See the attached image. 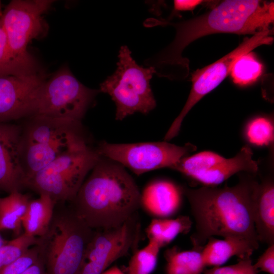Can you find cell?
I'll use <instances>...</instances> for the list:
<instances>
[{
    "mask_svg": "<svg viewBox=\"0 0 274 274\" xmlns=\"http://www.w3.org/2000/svg\"><path fill=\"white\" fill-rule=\"evenodd\" d=\"M22 274H47L45 262L40 253L38 260Z\"/></svg>",
    "mask_w": 274,
    "mask_h": 274,
    "instance_id": "d6a6232c",
    "label": "cell"
},
{
    "mask_svg": "<svg viewBox=\"0 0 274 274\" xmlns=\"http://www.w3.org/2000/svg\"><path fill=\"white\" fill-rule=\"evenodd\" d=\"M161 246L149 241L143 248L135 251L129 262L128 274H151L155 269Z\"/></svg>",
    "mask_w": 274,
    "mask_h": 274,
    "instance_id": "603a6c76",
    "label": "cell"
},
{
    "mask_svg": "<svg viewBox=\"0 0 274 274\" xmlns=\"http://www.w3.org/2000/svg\"><path fill=\"white\" fill-rule=\"evenodd\" d=\"M252 260L250 258L241 259L237 263L225 266H215L213 268L206 269L204 274H238Z\"/></svg>",
    "mask_w": 274,
    "mask_h": 274,
    "instance_id": "f546056e",
    "label": "cell"
},
{
    "mask_svg": "<svg viewBox=\"0 0 274 274\" xmlns=\"http://www.w3.org/2000/svg\"><path fill=\"white\" fill-rule=\"evenodd\" d=\"M140 197L124 167L100 156L72 201L73 209L93 230L116 228L136 213Z\"/></svg>",
    "mask_w": 274,
    "mask_h": 274,
    "instance_id": "3957f363",
    "label": "cell"
},
{
    "mask_svg": "<svg viewBox=\"0 0 274 274\" xmlns=\"http://www.w3.org/2000/svg\"><path fill=\"white\" fill-rule=\"evenodd\" d=\"M54 1L13 0L0 18L6 33L13 61L24 75L38 72L37 63L27 47L33 39L45 30L44 14Z\"/></svg>",
    "mask_w": 274,
    "mask_h": 274,
    "instance_id": "9c48e42d",
    "label": "cell"
},
{
    "mask_svg": "<svg viewBox=\"0 0 274 274\" xmlns=\"http://www.w3.org/2000/svg\"><path fill=\"white\" fill-rule=\"evenodd\" d=\"M29 197L20 191H14L0 197V230H11L20 235L22 219L29 201Z\"/></svg>",
    "mask_w": 274,
    "mask_h": 274,
    "instance_id": "ffe728a7",
    "label": "cell"
},
{
    "mask_svg": "<svg viewBox=\"0 0 274 274\" xmlns=\"http://www.w3.org/2000/svg\"><path fill=\"white\" fill-rule=\"evenodd\" d=\"M192 221L187 216L175 219L164 218V226L161 238L162 247L170 243L180 233H187L192 226Z\"/></svg>",
    "mask_w": 274,
    "mask_h": 274,
    "instance_id": "484cf974",
    "label": "cell"
},
{
    "mask_svg": "<svg viewBox=\"0 0 274 274\" xmlns=\"http://www.w3.org/2000/svg\"><path fill=\"white\" fill-rule=\"evenodd\" d=\"M253 221L259 242L274 244V185L271 180L259 183L253 206Z\"/></svg>",
    "mask_w": 274,
    "mask_h": 274,
    "instance_id": "e0dca14e",
    "label": "cell"
},
{
    "mask_svg": "<svg viewBox=\"0 0 274 274\" xmlns=\"http://www.w3.org/2000/svg\"><path fill=\"white\" fill-rule=\"evenodd\" d=\"M96 149L100 156L140 175L161 168H172L196 147L190 143L180 146L166 141L120 144L102 142Z\"/></svg>",
    "mask_w": 274,
    "mask_h": 274,
    "instance_id": "30bf717a",
    "label": "cell"
},
{
    "mask_svg": "<svg viewBox=\"0 0 274 274\" xmlns=\"http://www.w3.org/2000/svg\"><path fill=\"white\" fill-rule=\"evenodd\" d=\"M272 31L264 30L246 38L235 49L214 63L198 69L192 74L191 89L180 113L167 131L164 140L167 141L179 133L185 117L194 106L206 94L215 89L230 73L235 60L241 56L262 45L270 44L273 41Z\"/></svg>",
    "mask_w": 274,
    "mask_h": 274,
    "instance_id": "8fae6325",
    "label": "cell"
},
{
    "mask_svg": "<svg viewBox=\"0 0 274 274\" xmlns=\"http://www.w3.org/2000/svg\"><path fill=\"white\" fill-rule=\"evenodd\" d=\"M166 259L167 274H200L205 267L201 251L197 250L171 249L167 251Z\"/></svg>",
    "mask_w": 274,
    "mask_h": 274,
    "instance_id": "44dd1931",
    "label": "cell"
},
{
    "mask_svg": "<svg viewBox=\"0 0 274 274\" xmlns=\"http://www.w3.org/2000/svg\"><path fill=\"white\" fill-rule=\"evenodd\" d=\"M99 90L87 87L67 66L61 67L36 91L27 117L42 116L80 121Z\"/></svg>",
    "mask_w": 274,
    "mask_h": 274,
    "instance_id": "52a82bcc",
    "label": "cell"
},
{
    "mask_svg": "<svg viewBox=\"0 0 274 274\" xmlns=\"http://www.w3.org/2000/svg\"><path fill=\"white\" fill-rule=\"evenodd\" d=\"M28 118L22 125L20 142L24 181L59 156L89 145L80 121L42 116Z\"/></svg>",
    "mask_w": 274,
    "mask_h": 274,
    "instance_id": "277c9868",
    "label": "cell"
},
{
    "mask_svg": "<svg viewBox=\"0 0 274 274\" xmlns=\"http://www.w3.org/2000/svg\"><path fill=\"white\" fill-rule=\"evenodd\" d=\"M101 274H124V273L117 266H114L106 269Z\"/></svg>",
    "mask_w": 274,
    "mask_h": 274,
    "instance_id": "e575fe53",
    "label": "cell"
},
{
    "mask_svg": "<svg viewBox=\"0 0 274 274\" xmlns=\"http://www.w3.org/2000/svg\"><path fill=\"white\" fill-rule=\"evenodd\" d=\"M253 266L258 270L274 274V244L268 246Z\"/></svg>",
    "mask_w": 274,
    "mask_h": 274,
    "instance_id": "f1b7e54d",
    "label": "cell"
},
{
    "mask_svg": "<svg viewBox=\"0 0 274 274\" xmlns=\"http://www.w3.org/2000/svg\"><path fill=\"white\" fill-rule=\"evenodd\" d=\"M46 76L38 72L0 77V123L27 117L33 96Z\"/></svg>",
    "mask_w": 274,
    "mask_h": 274,
    "instance_id": "5bb4252c",
    "label": "cell"
},
{
    "mask_svg": "<svg viewBox=\"0 0 274 274\" xmlns=\"http://www.w3.org/2000/svg\"><path fill=\"white\" fill-rule=\"evenodd\" d=\"M245 173L231 187L182 189L195 222L191 240L196 250L200 251L214 235L245 240L258 248L253 206L259 183L255 174Z\"/></svg>",
    "mask_w": 274,
    "mask_h": 274,
    "instance_id": "7a4b0ae2",
    "label": "cell"
},
{
    "mask_svg": "<svg viewBox=\"0 0 274 274\" xmlns=\"http://www.w3.org/2000/svg\"><path fill=\"white\" fill-rule=\"evenodd\" d=\"M7 241H5L0 234V248L3 247Z\"/></svg>",
    "mask_w": 274,
    "mask_h": 274,
    "instance_id": "d590c367",
    "label": "cell"
},
{
    "mask_svg": "<svg viewBox=\"0 0 274 274\" xmlns=\"http://www.w3.org/2000/svg\"><path fill=\"white\" fill-rule=\"evenodd\" d=\"M24 75L12 60L7 38L0 19V77Z\"/></svg>",
    "mask_w": 274,
    "mask_h": 274,
    "instance_id": "4316f807",
    "label": "cell"
},
{
    "mask_svg": "<svg viewBox=\"0 0 274 274\" xmlns=\"http://www.w3.org/2000/svg\"><path fill=\"white\" fill-rule=\"evenodd\" d=\"M22 125L0 123V190L20 191L25 176L20 158Z\"/></svg>",
    "mask_w": 274,
    "mask_h": 274,
    "instance_id": "9a60e30c",
    "label": "cell"
},
{
    "mask_svg": "<svg viewBox=\"0 0 274 274\" xmlns=\"http://www.w3.org/2000/svg\"><path fill=\"white\" fill-rule=\"evenodd\" d=\"M273 134V125L265 117H259L252 120L246 128V135L248 141L258 146H267L272 143Z\"/></svg>",
    "mask_w": 274,
    "mask_h": 274,
    "instance_id": "d4e9b609",
    "label": "cell"
},
{
    "mask_svg": "<svg viewBox=\"0 0 274 274\" xmlns=\"http://www.w3.org/2000/svg\"><path fill=\"white\" fill-rule=\"evenodd\" d=\"M274 20V3L258 0H226L211 11L177 23L156 19L155 26L171 25L176 29L173 41L145 64L158 76L183 79L189 71L184 49L201 37L218 33L255 35L269 29Z\"/></svg>",
    "mask_w": 274,
    "mask_h": 274,
    "instance_id": "6da1fadb",
    "label": "cell"
},
{
    "mask_svg": "<svg viewBox=\"0 0 274 274\" xmlns=\"http://www.w3.org/2000/svg\"><path fill=\"white\" fill-rule=\"evenodd\" d=\"M164 226V218H154L151 220L147 228L149 241L158 243L161 247V238Z\"/></svg>",
    "mask_w": 274,
    "mask_h": 274,
    "instance_id": "4dcf8cb0",
    "label": "cell"
},
{
    "mask_svg": "<svg viewBox=\"0 0 274 274\" xmlns=\"http://www.w3.org/2000/svg\"><path fill=\"white\" fill-rule=\"evenodd\" d=\"M256 250L245 240L231 237L219 239L212 236L204 245L201 254L205 266H219L232 256H237L241 259L249 258Z\"/></svg>",
    "mask_w": 274,
    "mask_h": 274,
    "instance_id": "ac0fdd59",
    "label": "cell"
},
{
    "mask_svg": "<svg viewBox=\"0 0 274 274\" xmlns=\"http://www.w3.org/2000/svg\"><path fill=\"white\" fill-rule=\"evenodd\" d=\"M40 248L36 245L21 256L0 270V274H22L39 258Z\"/></svg>",
    "mask_w": 274,
    "mask_h": 274,
    "instance_id": "83f0119b",
    "label": "cell"
},
{
    "mask_svg": "<svg viewBox=\"0 0 274 274\" xmlns=\"http://www.w3.org/2000/svg\"><path fill=\"white\" fill-rule=\"evenodd\" d=\"M140 225L132 217L121 226L95 230L84 253L78 274H101L136 243Z\"/></svg>",
    "mask_w": 274,
    "mask_h": 274,
    "instance_id": "4fadbf2b",
    "label": "cell"
},
{
    "mask_svg": "<svg viewBox=\"0 0 274 274\" xmlns=\"http://www.w3.org/2000/svg\"><path fill=\"white\" fill-rule=\"evenodd\" d=\"M2 15V12L1 11V2H0V18Z\"/></svg>",
    "mask_w": 274,
    "mask_h": 274,
    "instance_id": "8d00e7d4",
    "label": "cell"
},
{
    "mask_svg": "<svg viewBox=\"0 0 274 274\" xmlns=\"http://www.w3.org/2000/svg\"><path fill=\"white\" fill-rule=\"evenodd\" d=\"M99 157L90 145L72 150L26 179L24 187L48 195L56 202L72 201Z\"/></svg>",
    "mask_w": 274,
    "mask_h": 274,
    "instance_id": "ba28073f",
    "label": "cell"
},
{
    "mask_svg": "<svg viewBox=\"0 0 274 274\" xmlns=\"http://www.w3.org/2000/svg\"><path fill=\"white\" fill-rule=\"evenodd\" d=\"M172 169L204 186H215L236 173L256 174L258 165L253 159L252 149L246 145L230 158H226L212 151H203L183 158Z\"/></svg>",
    "mask_w": 274,
    "mask_h": 274,
    "instance_id": "7c38bea8",
    "label": "cell"
},
{
    "mask_svg": "<svg viewBox=\"0 0 274 274\" xmlns=\"http://www.w3.org/2000/svg\"><path fill=\"white\" fill-rule=\"evenodd\" d=\"M38 237L25 233L7 241L0 248V270L21 256L28 249L37 244Z\"/></svg>",
    "mask_w": 274,
    "mask_h": 274,
    "instance_id": "cb8c5ba5",
    "label": "cell"
},
{
    "mask_svg": "<svg viewBox=\"0 0 274 274\" xmlns=\"http://www.w3.org/2000/svg\"><path fill=\"white\" fill-rule=\"evenodd\" d=\"M39 198L30 200L22 219L24 233L34 237H41L48 230L54 215L56 203L50 196L39 194Z\"/></svg>",
    "mask_w": 274,
    "mask_h": 274,
    "instance_id": "d6986e66",
    "label": "cell"
},
{
    "mask_svg": "<svg viewBox=\"0 0 274 274\" xmlns=\"http://www.w3.org/2000/svg\"><path fill=\"white\" fill-rule=\"evenodd\" d=\"M262 71L263 65L257 59L255 54L249 52L235 60L230 73L235 84L245 86L255 82Z\"/></svg>",
    "mask_w": 274,
    "mask_h": 274,
    "instance_id": "7402d4cb",
    "label": "cell"
},
{
    "mask_svg": "<svg viewBox=\"0 0 274 274\" xmlns=\"http://www.w3.org/2000/svg\"><path fill=\"white\" fill-rule=\"evenodd\" d=\"M202 2L200 0H175L174 2V10L175 11H191Z\"/></svg>",
    "mask_w": 274,
    "mask_h": 274,
    "instance_id": "1f68e13d",
    "label": "cell"
},
{
    "mask_svg": "<svg viewBox=\"0 0 274 274\" xmlns=\"http://www.w3.org/2000/svg\"><path fill=\"white\" fill-rule=\"evenodd\" d=\"M258 270L254 268L252 261L238 274H257Z\"/></svg>",
    "mask_w": 274,
    "mask_h": 274,
    "instance_id": "836d02e7",
    "label": "cell"
},
{
    "mask_svg": "<svg viewBox=\"0 0 274 274\" xmlns=\"http://www.w3.org/2000/svg\"><path fill=\"white\" fill-rule=\"evenodd\" d=\"M118 58L117 68L100 84V92L109 94L115 102L117 120L135 112L149 113L156 106L150 84L154 69L138 64L126 46L121 47Z\"/></svg>",
    "mask_w": 274,
    "mask_h": 274,
    "instance_id": "8992f818",
    "label": "cell"
},
{
    "mask_svg": "<svg viewBox=\"0 0 274 274\" xmlns=\"http://www.w3.org/2000/svg\"><path fill=\"white\" fill-rule=\"evenodd\" d=\"M94 230L72 210L54 215L38 245L47 274H78L85 248Z\"/></svg>",
    "mask_w": 274,
    "mask_h": 274,
    "instance_id": "5b68a950",
    "label": "cell"
},
{
    "mask_svg": "<svg viewBox=\"0 0 274 274\" xmlns=\"http://www.w3.org/2000/svg\"><path fill=\"white\" fill-rule=\"evenodd\" d=\"M182 194V189L172 182L155 181L141 192L140 206L151 215L165 218L178 211Z\"/></svg>",
    "mask_w": 274,
    "mask_h": 274,
    "instance_id": "2e32d148",
    "label": "cell"
}]
</instances>
